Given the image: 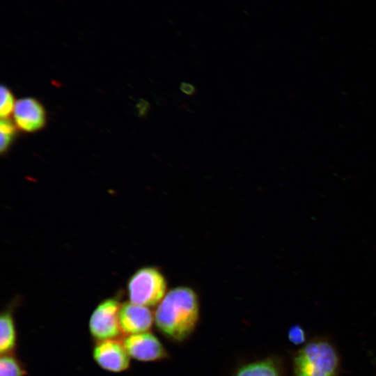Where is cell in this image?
I'll return each instance as SVG.
<instances>
[{"label": "cell", "instance_id": "6da1fadb", "mask_svg": "<svg viewBox=\"0 0 376 376\" xmlns=\"http://www.w3.org/2000/svg\"><path fill=\"white\" fill-rule=\"evenodd\" d=\"M199 316L196 292L187 286H178L166 292L159 303L155 321L167 337L175 340L186 338L194 331Z\"/></svg>", "mask_w": 376, "mask_h": 376}, {"label": "cell", "instance_id": "7a4b0ae2", "mask_svg": "<svg viewBox=\"0 0 376 376\" xmlns=\"http://www.w3.org/2000/svg\"><path fill=\"white\" fill-rule=\"evenodd\" d=\"M339 366L338 353L324 340L306 344L294 359V376H335Z\"/></svg>", "mask_w": 376, "mask_h": 376}, {"label": "cell", "instance_id": "3957f363", "mask_svg": "<svg viewBox=\"0 0 376 376\" xmlns=\"http://www.w3.org/2000/svg\"><path fill=\"white\" fill-rule=\"evenodd\" d=\"M166 288L165 276L152 266L137 269L127 284L130 301L146 307L159 304L166 294Z\"/></svg>", "mask_w": 376, "mask_h": 376}, {"label": "cell", "instance_id": "277c9868", "mask_svg": "<svg viewBox=\"0 0 376 376\" xmlns=\"http://www.w3.org/2000/svg\"><path fill=\"white\" fill-rule=\"evenodd\" d=\"M121 304L117 297H109L95 308L89 319L88 328L96 341L116 339L120 335L118 316Z\"/></svg>", "mask_w": 376, "mask_h": 376}, {"label": "cell", "instance_id": "5b68a950", "mask_svg": "<svg viewBox=\"0 0 376 376\" xmlns=\"http://www.w3.org/2000/svg\"><path fill=\"white\" fill-rule=\"evenodd\" d=\"M92 354L95 362L104 370L120 373L130 368L131 357L116 339L97 341Z\"/></svg>", "mask_w": 376, "mask_h": 376}, {"label": "cell", "instance_id": "8992f818", "mask_svg": "<svg viewBox=\"0 0 376 376\" xmlns=\"http://www.w3.org/2000/svg\"><path fill=\"white\" fill-rule=\"evenodd\" d=\"M123 344L129 356L137 361H154L166 356L159 339L148 331L127 335Z\"/></svg>", "mask_w": 376, "mask_h": 376}, {"label": "cell", "instance_id": "52a82bcc", "mask_svg": "<svg viewBox=\"0 0 376 376\" xmlns=\"http://www.w3.org/2000/svg\"><path fill=\"white\" fill-rule=\"evenodd\" d=\"M118 317L122 333L127 335L148 331L155 319L148 307L130 301L121 304Z\"/></svg>", "mask_w": 376, "mask_h": 376}, {"label": "cell", "instance_id": "ba28073f", "mask_svg": "<svg viewBox=\"0 0 376 376\" xmlns=\"http://www.w3.org/2000/svg\"><path fill=\"white\" fill-rule=\"evenodd\" d=\"M13 115L17 126L27 132L40 130L45 123V111L36 99L25 97L15 102Z\"/></svg>", "mask_w": 376, "mask_h": 376}, {"label": "cell", "instance_id": "9c48e42d", "mask_svg": "<svg viewBox=\"0 0 376 376\" xmlns=\"http://www.w3.org/2000/svg\"><path fill=\"white\" fill-rule=\"evenodd\" d=\"M17 342L15 322L10 308L3 310L0 316L1 355L13 354Z\"/></svg>", "mask_w": 376, "mask_h": 376}, {"label": "cell", "instance_id": "30bf717a", "mask_svg": "<svg viewBox=\"0 0 376 376\" xmlns=\"http://www.w3.org/2000/svg\"><path fill=\"white\" fill-rule=\"evenodd\" d=\"M235 376H279V371L272 361L265 360L243 366Z\"/></svg>", "mask_w": 376, "mask_h": 376}, {"label": "cell", "instance_id": "8fae6325", "mask_svg": "<svg viewBox=\"0 0 376 376\" xmlns=\"http://www.w3.org/2000/svg\"><path fill=\"white\" fill-rule=\"evenodd\" d=\"M21 361L13 354H2L0 358V376H26Z\"/></svg>", "mask_w": 376, "mask_h": 376}, {"label": "cell", "instance_id": "7c38bea8", "mask_svg": "<svg viewBox=\"0 0 376 376\" xmlns=\"http://www.w3.org/2000/svg\"><path fill=\"white\" fill-rule=\"evenodd\" d=\"M1 131V152L3 153L7 150L15 136V127L13 123L7 118H3L0 123Z\"/></svg>", "mask_w": 376, "mask_h": 376}, {"label": "cell", "instance_id": "4fadbf2b", "mask_svg": "<svg viewBox=\"0 0 376 376\" xmlns=\"http://www.w3.org/2000/svg\"><path fill=\"white\" fill-rule=\"evenodd\" d=\"M15 103L10 90L5 86H1L0 115L1 119L7 118L14 110Z\"/></svg>", "mask_w": 376, "mask_h": 376}, {"label": "cell", "instance_id": "5bb4252c", "mask_svg": "<svg viewBox=\"0 0 376 376\" xmlns=\"http://www.w3.org/2000/svg\"><path fill=\"white\" fill-rule=\"evenodd\" d=\"M289 340L295 345H300L306 340V334L303 328L299 325L291 327L288 331Z\"/></svg>", "mask_w": 376, "mask_h": 376}, {"label": "cell", "instance_id": "9a60e30c", "mask_svg": "<svg viewBox=\"0 0 376 376\" xmlns=\"http://www.w3.org/2000/svg\"><path fill=\"white\" fill-rule=\"evenodd\" d=\"M180 89L182 93L188 95H194L196 91L194 85L187 82H182L180 85Z\"/></svg>", "mask_w": 376, "mask_h": 376}]
</instances>
